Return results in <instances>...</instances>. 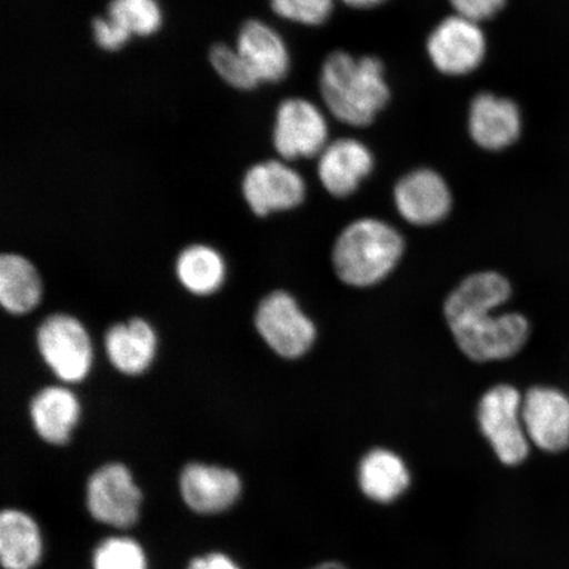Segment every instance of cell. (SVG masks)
Listing matches in <instances>:
<instances>
[{
  "label": "cell",
  "instance_id": "cell-1",
  "mask_svg": "<svg viewBox=\"0 0 569 569\" xmlns=\"http://www.w3.org/2000/svg\"><path fill=\"white\" fill-rule=\"evenodd\" d=\"M510 297V283L502 274L481 272L469 276L447 298V323L469 359L507 360L528 343V319L517 312H496Z\"/></svg>",
  "mask_w": 569,
  "mask_h": 569
},
{
  "label": "cell",
  "instance_id": "cell-2",
  "mask_svg": "<svg viewBox=\"0 0 569 569\" xmlns=\"http://www.w3.org/2000/svg\"><path fill=\"white\" fill-rule=\"evenodd\" d=\"M320 98L331 116L350 127H368L390 99L386 67L375 56L336 51L319 71Z\"/></svg>",
  "mask_w": 569,
  "mask_h": 569
},
{
  "label": "cell",
  "instance_id": "cell-3",
  "mask_svg": "<svg viewBox=\"0 0 569 569\" xmlns=\"http://www.w3.org/2000/svg\"><path fill=\"white\" fill-rule=\"evenodd\" d=\"M403 239L382 220L360 219L340 233L332 264L341 281L366 288L393 272L403 253Z\"/></svg>",
  "mask_w": 569,
  "mask_h": 569
},
{
  "label": "cell",
  "instance_id": "cell-4",
  "mask_svg": "<svg viewBox=\"0 0 569 569\" xmlns=\"http://www.w3.org/2000/svg\"><path fill=\"white\" fill-rule=\"evenodd\" d=\"M523 396L510 386L487 391L479 403L478 419L483 437L503 465L518 466L529 457L530 439L522 415Z\"/></svg>",
  "mask_w": 569,
  "mask_h": 569
},
{
  "label": "cell",
  "instance_id": "cell-5",
  "mask_svg": "<svg viewBox=\"0 0 569 569\" xmlns=\"http://www.w3.org/2000/svg\"><path fill=\"white\" fill-rule=\"evenodd\" d=\"M272 141L281 160L316 158L330 142L326 113L309 99H283L274 112Z\"/></svg>",
  "mask_w": 569,
  "mask_h": 569
},
{
  "label": "cell",
  "instance_id": "cell-6",
  "mask_svg": "<svg viewBox=\"0 0 569 569\" xmlns=\"http://www.w3.org/2000/svg\"><path fill=\"white\" fill-rule=\"evenodd\" d=\"M426 52L439 73L465 77L486 60L487 36L478 21L455 13L433 27L426 41Z\"/></svg>",
  "mask_w": 569,
  "mask_h": 569
},
{
  "label": "cell",
  "instance_id": "cell-7",
  "mask_svg": "<svg viewBox=\"0 0 569 569\" xmlns=\"http://www.w3.org/2000/svg\"><path fill=\"white\" fill-rule=\"evenodd\" d=\"M254 325L270 350L284 359L301 358L317 338L315 323L287 291H274L260 302Z\"/></svg>",
  "mask_w": 569,
  "mask_h": 569
},
{
  "label": "cell",
  "instance_id": "cell-8",
  "mask_svg": "<svg viewBox=\"0 0 569 569\" xmlns=\"http://www.w3.org/2000/svg\"><path fill=\"white\" fill-rule=\"evenodd\" d=\"M42 360L66 382H80L88 376L92 348L80 320L68 315H54L42 322L36 333Z\"/></svg>",
  "mask_w": 569,
  "mask_h": 569
},
{
  "label": "cell",
  "instance_id": "cell-9",
  "mask_svg": "<svg viewBox=\"0 0 569 569\" xmlns=\"http://www.w3.org/2000/svg\"><path fill=\"white\" fill-rule=\"evenodd\" d=\"M243 196L254 216L297 208L303 202L306 184L284 160H267L249 168L241 182Z\"/></svg>",
  "mask_w": 569,
  "mask_h": 569
},
{
  "label": "cell",
  "instance_id": "cell-10",
  "mask_svg": "<svg viewBox=\"0 0 569 569\" xmlns=\"http://www.w3.org/2000/svg\"><path fill=\"white\" fill-rule=\"evenodd\" d=\"M141 493L122 465L99 468L88 482V507L97 521L128 528L137 521Z\"/></svg>",
  "mask_w": 569,
  "mask_h": 569
},
{
  "label": "cell",
  "instance_id": "cell-11",
  "mask_svg": "<svg viewBox=\"0 0 569 569\" xmlns=\"http://www.w3.org/2000/svg\"><path fill=\"white\" fill-rule=\"evenodd\" d=\"M522 415L531 445L550 453L569 448V396L563 390L530 389L523 397Z\"/></svg>",
  "mask_w": 569,
  "mask_h": 569
},
{
  "label": "cell",
  "instance_id": "cell-12",
  "mask_svg": "<svg viewBox=\"0 0 569 569\" xmlns=\"http://www.w3.org/2000/svg\"><path fill=\"white\" fill-rule=\"evenodd\" d=\"M233 46L261 84L280 83L291 69L287 40L273 26L261 19H247L240 24Z\"/></svg>",
  "mask_w": 569,
  "mask_h": 569
},
{
  "label": "cell",
  "instance_id": "cell-13",
  "mask_svg": "<svg viewBox=\"0 0 569 569\" xmlns=\"http://www.w3.org/2000/svg\"><path fill=\"white\" fill-rule=\"evenodd\" d=\"M468 131L486 151H503L521 137V110L507 97L480 92L469 104Z\"/></svg>",
  "mask_w": 569,
  "mask_h": 569
},
{
  "label": "cell",
  "instance_id": "cell-14",
  "mask_svg": "<svg viewBox=\"0 0 569 569\" xmlns=\"http://www.w3.org/2000/svg\"><path fill=\"white\" fill-rule=\"evenodd\" d=\"M398 212L409 223L431 226L451 210L452 197L445 178L431 169H417L403 176L395 188Z\"/></svg>",
  "mask_w": 569,
  "mask_h": 569
},
{
  "label": "cell",
  "instance_id": "cell-15",
  "mask_svg": "<svg viewBox=\"0 0 569 569\" xmlns=\"http://www.w3.org/2000/svg\"><path fill=\"white\" fill-rule=\"evenodd\" d=\"M373 168L371 149L360 140L343 138L329 142L320 152L318 176L330 194L345 198L358 190Z\"/></svg>",
  "mask_w": 569,
  "mask_h": 569
},
{
  "label": "cell",
  "instance_id": "cell-16",
  "mask_svg": "<svg viewBox=\"0 0 569 569\" xmlns=\"http://www.w3.org/2000/svg\"><path fill=\"white\" fill-rule=\"evenodd\" d=\"M240 480L230 469L190 465L181 475L184 502L197 513H219L229 509L240 495Z\"/></svg>",
  "mask_w": 569,
  "mask_h": 569
},
{
  "label": "cell",
  "instance_id": "cell-17",
  "mask_svg": "<svg viewBox=\"0 0 569 569\" xmlns=\"http://www.w3.org/2000/svg\"><path fill=\"white\" fill-rule=\"evenodd\" d=\"M104 350L113 368L127 376L146 372L152 365L158 337L151 326L141 318L110 327L104 336Z\"/></svg>",
  "mask_w": 569,
  "mask_h": 569
},
{
  "label": "cell",
  "instance_id": "cell-18",
  "mask_svg": "<svg viewBox=\"0 0 569 569\" xmlns=\"http://www.w3.org/2000/svg\"><path fill=\"white\" fill-rule=\"evenodd\" d=\"M31 419L36 432L48 443H67L80 418V403L69 389L48 387L32 398Z\"/></svg>",
  "mask_w": 569,
  "mask_h": 569
},
{
  "label": "cell",
  "instance_id": "cell-19",
  "mask_svg": "<svg viewBox=\"0 0 569 569\" xmlns=\"http://www.w3.org/2000/svg\"><path fill=\"white\" fill-rule=\"evenodd\" d=\"M359 483L368 498L389 503L401 497L410 486V472L397 453L383 448L368 452L360 461Z\"/></svg>",
  "mask_w": 569,
  "mask_h": 569
},
{
  "label": "cell",
  "instance_id": "cell-20",
  "mask_svg": "<svg viewBox=\"0 0 569 569\" xmlns=\"http://www.w3.org/2000/svg\"><path fill=\"white\" fill-rule=\"evenodd\" d=\"M42 284L38 270L21 254L0 256V305L10 315L21 316L39 305Z\"/></svg>",
  "mask_w": 569,
  "mask_h": 569
},
{
  "label": "cell",
  "instance_id": "cell-21",
  "mask_svg": "<svg viewBox=\"0 0 569 569\" xmlns=\"http://www.w3.org/2000/svg\"><path fill=\"white\" fill-rule=\"evenodd\" d=\"M41 557L38 525L19 510L0 516V560L6 569H32Z\"/></svg>",
  "mask_w": 569,
  "mask_h": 569
},
{
  "label": "cell",
  "instance_id": "cell-22",
  "mask_svg": "<svg viewBox=\"0 0 569 569\" xmlns=\"http://www.w3.org/2000/svg\"><path fill=\"white\" fill-rule=\"evenodd\" d=\"M224 261L216 249L193 244L184 248L176 261L178 281L191 295L210 296L222 287Z\"/></svg>",
  "mask_w": 569,
  "mask_h": 569
},
{
  "label": "cell",
  "instance_id": "cell-23",
  "mask_svg": "<svg viewBox=\"0 0 569 569\" xmlns=\"http://www.w3.org/2000/svg\"><path fill=\"white\" fill-rule=\"evenodd\" d=\"M106 17L123 28L131 38L148 39L163 26V10L159 0H109Z\"/></svg>",
  "mask_w": 569,
  "mask_h": 569
},
{
  "label": "cell",
  "instance_id": "cell-24",
  "mask_svg": "<svg viewBox=\"0 0 569 569\" xmlns=\"http://www.w3.org/2000/svg\"><path fill=\"white\" fill-rule=\"evenodd\" d=\"M208 59L213 73L227 87L241 92L253 91L261 87L243 56L233 44L216 42L209 49Z\"/></svg>",
  "mask_w": 569,
  "mask_h": 569
},
{
  "label": "cell",
  "instance_id": "cell-25",
  "mask_svg": "<svg viewBox=\"0 0 569 569\" xmlns=\"http://www.w3.org/2000/svg\"><path fill=\"white\" fill-rule=\"evenodd\" d=\"M277 18L303 27H319L330 20L336 0H268Z\"/></svg>",
  "mask_w": 569,
  "mask_h": 569
},
{
  "label": "cell",
  "instance_id": "cell-26",
  "mask_svg": "<svg viewBox=\"0 0 569 569\" xmlns=\"http://www.w3.org/2000/svg\"><path fill=\"white\" fill-rule=\"evenodd\" d=\"M94 569H147L146 557L134 540L111 538L98 546Z\"/></svg>",
  "mask_w": 569,
  "mask_h": 569
},
{
  "label": "cell",
  "instance_id": "cell-27",
  "mask_svg": "<svg viewBox=\"0 0 569 569\" xmlns=\"http://www.w3.org/2000/svg\"><path fill=\"white\" fill-rule=\"evenodd\" d=\"M91 38L101 51L107 53H117L122 51L132 40L122 27L109 17L99 16L91 20Z\"/></svg>",
  "mask_w": 569,
  "mask_h": 569
},
{
  "label": "cell",
  "instance_id": "cell-28",
  "mask_svg": "<svg viewBox=\"0 0 569 569\" xmlns=\"http://www.w3.org/2000/svg\"><path fill=\"white\" fill-rule=\"evenodd\" d=\"M455 13L478 21L492 19L500 12L508 0H448Z\"/></svg>",
  "mask_w": 569,
  "mask_h": 569
},
{
  "label": "cell",
  "instance_id": "cell-29",
  "mask_svg": "<svg viewBox=\"0 0 569 569\" xmlns=\"http://www.w3.org/2000/svg\"><path fill=\"white\" fill-rule=\"evenodd\" d=\"M188 569H239V567L222 553H211L208 557L194 559Z\"/></svg>",
  "mask_w": 569,
  "mask_h": 569
},
{
  "label": "cell",
  "instance_id": "cell-30",
  "mask_svg": "<svg viewBox=\"0 0 569 569\" xmlns=\"http://www.w3.org/2000/svg\"><path fill=\"white\" fill-rule=\"evenodd\" d=\"M340 2L353 10H372L387 3L388 0H340Z\"/></svg>",
  "mask_w": 569,
  "mask_h": 569
}]
</instances>
